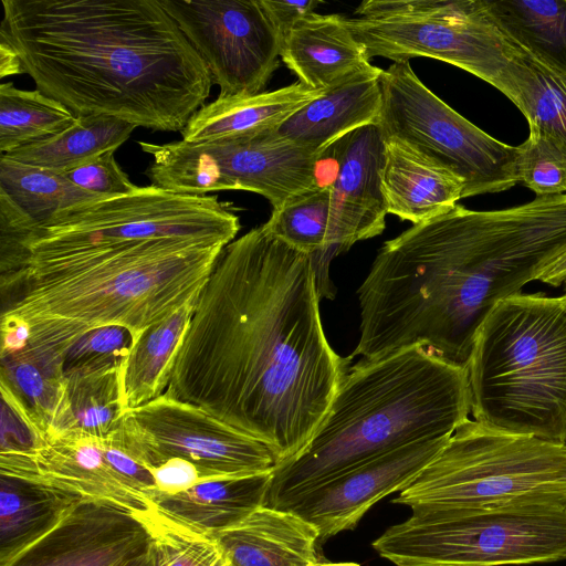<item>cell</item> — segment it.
<instances>
[{
	"instance_id": "obj_1",
	"label": "cell",
	"mask_w": 566,
	"mask_h": 566,
	"mask_svg": "<svg viewBox=\"0 0 566 566\" xmlns=\"http://www.w3.org/2000/svg\"><path fill=\"white\" fill-rule=\"evenodd\" d=\"M313 256L263 224L221 251L165 395L263 443L276 465L312 440L352 356L329 345Z\"/></svg>"
},
{
	"instance_id": "obj_2",
	"label": "cell",
	"mask_w": 566,
	"mask_h": 566,
	"mask_svg": "<svg viewBox=\"0 0 566 566\" xmlns=\"http://www.w3.org/2000/svg\"><path fill=\"white\" fill-rule=\"evenodd\" d=\"M0 35L76 116L182 132L213 84L159 0H2Z\"/></svg>"
},
{
	"instance_id": "obj_3",
	"label": "cell",
	"mask_w": 566,
	"mask_h": 566,
	"mask_svg": "<svg viewBox=\"0 0 566 566\" xmlns=\"http://www.w3.org/2000/svg\"><path fill=\"white\" fill-rule=\"evenodd\" d=\"M223 248L160 239L29 262L0 276L1 324L24 326L29 339L17 353L63 376L64 356L84 334L120 326L137 339L197 301Z\"/></svg>"
},
{
	"instance_id": "obj_4",
	"label": "cell",
	"mask_w": 566,
	"mask_h": 566,
	"mask_svg": "<svg viewBox=\"0 0 566 566\" xmlns=\"http://www.w3.org/2000/svg\"><path fill=\"white\" fill-rule=\"evenodd\" d=\"M471 413L467 367L421 347L361 359L310 443L275 465L265 505L284 510L317 485L405 446L449 438Z\"/></svg>"
},
{
	"instance_id": "obj_5",
	"label": "cell",
	"mask_w": 566,
	"mask_h": 566,
	"mask_svg": "<svg viewBox=\"0 0 566 566\" xmlns=\"http://www.w3.org/2000/svg\"><path fill=\"white\" fill-rule=\"evenodd\" d=\"M475 421L566 443V304L562 296L500 301L474 337L467 365Z\"/></svg>"
},
{
	"instance_id": "obj_6",
	"label": "cell",
	"mask_w": 566,
	"mask_h": 566,
	"mask_svg": "<svg viewBox=\"0 0 566 566\" xmlns=\"http://www.w3.org/2000/svg\"><path fill=\"white\" fill-rule=\"evenodd\" d=\"M391 502L457 509L566 505V443L468 419Z\"/></svg>"
},
{
	"instance_id": "obj_7",
	"label": "cell",
	"mask_w": 566,
	"mask_h": 566,
	"mask_svg": "<svg viewBox=\"0 0 566 566\" xmlns=\"http://www.w3.org/2000/svg\"><path fill=\"white\" fill-rule=\"evenodd\" d=\"M373 542L395 566H513L566 559V505L410 506Z\"/></svg>"
},
{
	"instance_id": "obj_8",
	"label": "cell",
	"mask_w": 566,
	"mask_h": 566,
	"mask_svg": "<svg viewBox=\"0 0 566 566\" xmlns=\"http://www.w3.org/2000/svg\"><path fill=\"white\" fill-rule=\"evenodd\" d=\"M240 228L231 203L217 196L179 193L150 185L77 206L35 227L19 269L29 262L148 240L182 239L226 247Z\"/></svg>"
},
{
	"instance_id": "obj_9",
	"label": "cell",
	"mask_w": 566,
	"mask_h": 566,
	"mask_svg": "<svg viewBox=\"0 0 566 566\" xmlns=\"http://www.w3.org/2000/svg\"><path fill=\"white\" fill-rule=\"evenodd\" d=\"M355 13L344 20L369 60L431 57L500 88L512 43L484 0H367Z\"/></svg>"
},
{
	"instance_id": "obj_10",
	"label": "cell",
	"mask_w": 566,
	"mask_h": 566,
	"mask_svg": "<svg viewBox=\"0 0 566 566\" xmlns=\"http://www.w3.org/2000/svg\"><path fill=\"white\" fill-rule=\"evenodd\" d=\"M138 145L153 158L145 175L154 186L196 196L248 190L266 198L273 209L318 186L317 168L325 158L273 130L201 143Z\"/></svg>"
},
{
	"instance_id": "obj_11",
	"label": "cell",
	"mask_w": 566,
	"mask_h": 566,
	"mask_svg": "<svg viewBox=\"0 0 566 566\" xmlns=\"http://www.w3.org/2000/svg\"><path fill=\"white\" fill-rule=\"evenodd\" d=\"M377 125L398 140L452 171L463 181L462 198L505 191L518 182L517 146L480 129L432 93L409 61L394 62L380 77Z\"/></svg>"
},
{
	"instance_id": "obj_12",
	"label": "cell",
	"mask_w": 566,
	"mask_h": 566,
	"mask_svg": "<svg viewBox=\"0 0 566 566\" xmlns=\"http://www.w3.org/2000/svg\"><path fill=\"white\" fill-rule=\"evenodd\" d=\"M120 431L128 448L150 471L179 458L192 463L206 481L269 472L276 465L263 443L205 409L165 394L127 410Z\"/></svg>"
},
{
	"instance_id": "obj_13",
	"label": "cell",
	"mask_w": 566,
	"mask_h": 566,
	"mask_svg": "<svg viewBox=\"0 0 566 566\" xmlns=\"http://www.w3.org/2000/svg\"><path fill=\"white\" fill-rule=\"evenodd\" d=\"M206 63L219 96L264 92L282 38L260 0H159Z\"/></svg>"
},
{
	"instance_id": "obj_14",
	"label": "cell",
	"mask_w": 566,
	"mask_h": 566,
	"mask_svg": "<svg viewBox=\"0 0 566 566\" xmlns=\"http://www.w3.org/2000/svg\"><path fill=\"white\" fill-rule=\"evenodd\" d=\"M449 439L415 442L375 458L307 491L284 510L310 522L322 545L354 530L378 501L410 485Z\"/></svg>"
},
{
	"instance_id": "obj_15",
	"label": "cell",
	"mask_w": 566,
	"mask_h": 566,
	"mask_svg": "<svg viewBox=\"0 0 566 566\" xmlns=\"http://www.w3.org/2000/svg\"><path fill=\"white\" fill-rule=\"evenodd\" d=\"M151 544L140 516L109 502L83 500L2 566H123Z\"/></svg>"
},
{
	"instance_id": "obj_16",
	"label": "cell",
	"mask_w": 566,
	"mask_h": 566,
	"mask_svg": "<svg viewBox=\"0 0 566 566\" xmlns=\"http://www.w3.org/2000/svg\"><path fill=\"white\" fill-rule=\"evenodd\" d=\"M386 139L377 124L337 140L325 154L336 164L331 186L329 249L335 255L379 235L388 214L381 190Z\"/></svg>"
},
{
	"instance_id": "obj_17",
	"label": "cell",
	"mask_w": 566,
	"mask_h": 566,
	"mask_svg": "<svg viewBox=\"0 0 566 566\" xmlns=\"http://www.w3.org/2000/svg\"><path fill=\"white\" fill-rule=\"evenodd\" d=\"M21 479L46 483L85 500L109 502L138 516L155 509L111 465L103 439L75 432L46 437L31 471Z\"/></svg>"
},
{
	"instance_id": "obj_18",
	"label": "cell",
	"mask_w": 566,
	"mask_h": 566,
	"mask_svg": "<svg viewBox=\"0 0 566 566\" xmlns=\"http://www.w3.org/2000/svg\"><path fill=\"white\" fill-rule=\"evenodd\" d=\"M382 71L371 65L324 91L273 133L325 156L342 137L360 127L378 123L382 103Z\"/></svg>"
},
{
	"instance_id": "obj_19",
	"label": "cell",
	"mask_w": 566,
	"mask_h": 566,
	"mask_svg": "<svg viewBox=\"0 0 566 566\" xmlns=\"http://www.w3.org/2000/svg\"><path fill=\"white\" fill-rule=\"evenodd\" d=\"M281 59L306 86L326 91L369 69L370 60L339 14L313 12L282 40Z\"/></svg>"
},
{
	"instance_id": "obj_20",
	"label": "cell",
	"mask_w": 566,
	"mask_h": 566,
	"mask_svg": "<svg viewBox=\"0 0 566 566\" xmlns=\"http://www.w3.org/2000/svg\"><path fill=\"white\" fill-rule=\"evenodd\" d=\"M213 538L229 566H307L319 560L317 530L292 511L268 505Z\"/></svg>"
},
{
	"instance_id": "obj_21",
	"label": "cell",
	"mask_w": 566,
	"mask_h": 566,
	"mask_svg": "<svg viewBox=\"0 0 566 566\" xmlns=\"http://www.w3.org/2000/svg\"><path fill=\"white\" fill-rule=\"evenodd\" d=\"M273 471L202 481L175 494L156 492L155 510L175 524L213 537L265 505Z\"/></svg>"
},
{
	"instance_id": "obj_22",
	"label": "cell",
	"mask_w": 566,
	"mask_h": 566,
	"mask_svg": "<svg viewBox=\"0 0 566 566\" xmlns=\"http://www.w3.org/2000/svg\"><path fill=\"white\" fill-rule=\"evenodd\" d=\"M380 179L387 212L413 224L454 207L464 187L452 171L395 139H386Z\"/></svg>"
},
{
	"instance_id": "obj_23",
	"label": "cell",
	"mask_w": 566,
	"mask_h": 566,
	"mask_svg": "<svg viewBox=\"0 0 566 566\" xmlns=\"http://www.w3.org/2000/svg\"><path fill=\"white\" fill-rule=\"evenodd\" d=\"M323 92L297 81L255 95L218 96L193 114L181 132L182 140L201 143L274 130Z\"/></svg>"
},
{
	"instance_id": "obj_24",
	"label": "cell",
	"mask_w": 566,
	"mask_h": 566,
	"mask_svg": "<svg viewBox=\"0 0 566 566\" xmlns=\"http://www.w3.org/2000/svg\"><path fill=\"white\" fill-rule=\"evenodd\" d=\"M82 496L0 473V566L54 528Z\"/></svg>"
},
{
	"instance_id": "obj_25",
	"label": "cell",
	"mask_w": 566,
	"mask_h": 566,
	"mask_svg": "<svg viewBox=\"0 0 566 566\" xmlns=\"http://www.w3.org/2000/svg\"><path fill=\"white\" fill-rule=\"evenodd\" d=\"M122 368L123 365L64 375L62 402L48 437L75 432L105 439L112 434L127 411Z\"/></svg>"
},
{
	"instance_id": "obj_26",
	"label": "cell",
	"mask_w": 566,
	"mask_h": 566,
	"mask_svg": "<svg viewBox=\"0 0 566 566\" xmlns=\"http://www.w3.org/2000/svg\"><path fill=\"white\" fill-rule=\"evenodd\" d=\"M196 303L190 302L149 326L135 342L122 368L126 410L145 405L166 391L176 354L192 318Z\"/></svg>"
},
{
	"instance_id": "obj_27",
	"label": "cell",
	"mask_w": 566,
	"mask_h": 566,
	"mask_svg": "<svg viewBox=\"0 0 566 566\" xmlns=\"http://www.w3.org/2000/svg\"><path fill=\"white\" fill-rule=\"evenodd\" d=\"M511 43V60L499 91L522 112L528 126L566 145V74L548 67L514 41Z\"/></svg>"
},
{
	"instance_id": "obj_28",
	"label": "cell",
	"mask_w": 566,
	"mask_h": 566,
	"mask_svg": "<svg viewBox=\"0 0 566 566\" xmlns=\"http://www.w3.org/2000/svg\"><path fill=\"white\" fill-rule=\"evenodd\" d=\"M137 126L107 115L77 116L60 134L21 147L6 156L35 167L63 172L104 153L116 151Z\"/></svg>"
},
{
	"instance_id": "obj_29",
	"label": "cell",
	"mask_w": 566,
	"mask_h": 566,
	"mask_svg": "<svg viewBox=\"0 0 566 566\" xmlns=\"http://www.w3.org/2000/svg\"><path fill=\"white\" fill-rule=\"evenodd\" d=\"M484 4L512 41L566 74V0H484Z\"/></svg>"
},
{
	"instance_id": "obj_30",
	"label": "cell",
	"mask_w": 566,
	"mask_h": 566,
	"mask_svg": "<svg viewBox=\"0 0 566 566\" xmlns=\"http://www.w3.org/2000/svg\"><path fill=\"white\" fill-rule=\"evenodd\" d=\"M331 186L318 185L273 209L263 227L295 250L316 255L319 285L331 286L328 266L334 258L329 249Z\"/></svg>"
},
{
	"instance_id": "obj_31",
	"label": "cell",
	"mask_w": 566,
	"mask_h": 566,
	"mask_svg": "<svg viewBox=\"0 0 566 566\" xmlns=\"http://www.w3.org/2000/svg\"><path fill=\"white\" fill-rule=\"evenodd\" d=\"M0 190L39 226L69 209L108 199L78 188L60 172L27 165L6 155L0 158Z\"/></svg>"
},
{
	"instance_id": "obj_32",
	"label": "cell",
	"mask_w": 566,
	"mask_h": 566,
	"mask_svg": "<svg viewBox=\"0 0 566 566\" xmlns=\"http://www.w3.org/2000/svg\"><path fill=\"white\" fill-rule=\"evenodd\" d=\"M76 118L70 108L40 90H22L4 82L0 85L1 155L55 136Z\"/></svg>"
},
{
	"instance_id": "obj_33",
	"label": "cell",
	"mask_w": 566,
	"mask_h": 566,
	"mask_svg": "<svg viewBox=\"0 0 566 566\" xmlns=\"http://www.w3.org/2000/svg\"><path fill=\"white\" fill-rule=\"evenodd\" d=\"M0 382L13 392L48 437L62 402L64 377L22 353H14L1 357Z\"/></svg>"
},
{
	"instance_id": "obj_34",
	"label": "cell",
	"mask_w": 566,
	"mask_h": 566,
	"mask_svg": "<svg viewBox=\"0 0 566 566\" xmlns=\"http://www.w3.org/2000/svg\"><path fill=\"white\" fill-rule=\"evenodd\" d=\"M530 127L517 146V179L536 197L566 193V145L548 133Z\"/></svg>"
},
{
	"instance_id": "obj_35",
	"label": "cell",
	"mask_w": 566,
	"mask_h": 566,
	"mask_svg": "<svg viewBox=\"0 0 566 566\" xmlns=\"http://www.w3.org/2000/svg\"><path fill=\"white\" fill-rule=\"evenodd\" d=\"M140 517L150 532L161 566H229L213 537L184 528L155 509Z\"/></svg>"
},
{
	"instance_id": "obj_36",
	"label": "cell",
	"mask_w": 566,
	"mask_h": 566,
	"mask_svg": "<svg viewBox=\"0 0 566 566\" xmlns=\"http://www.w3.org/2000/svg\"><path fill=\"white\" fill-rule=\"evenodd\" d=\"M137 339L126 328L105 326L77 339L62 360L63 376L122 366Z\"/></svg>"
},
{
	"instance_id": "obj_37",
	"label": "cell",
	"mask_w": 566,
	"mask_h": 566,
	"mask_svg": "<svg viewBox=\"0 0 566 566\" xmlns=\"http://www.w3.org/2000/svg\"><path fill=\"white\" fill-rule=\"evenodd\" d=\"M60 174L78 188L104 198L128 195L139 188L119 167L114 150Z\"/></svg>"
},
{
	"instance_id": "obj_38",
	"label": "cell",
	"mask_w": 566,
	"mask_h": 566,
	"mask_svg": "<svg viewBox=\"0 0 566 566\" xmlns=\"http://www.w3.org/2000/svg\"><path fill=\"white\" fill-rule=\"evenodd\" d=\"M157 492L175 494L202 482L197 468L179 458H172L151 470Z\"/></svg>"
},
{
	"instance_id": "obj_39",
	"label": "cell",
	"mask_w": 566,
	"mask_h": 566,
	"mask_svg": "<svg viewBox=\"0 0 566 566\" xmlns=\"http://www.w3.org/2000/svg\"><path fill=\"white\" fill-rule=\"evenodd\" d=\"M260 1L269 20L282 40L297 21L315 12V9L322 3L318 0Z\"/></svg>"
},
{
	"instance_id": "obj_40",
	"label": "cell",
	"mask_w": 566,
	"mask_h": 566,
	"mask_svg": "<svg viewBox=\"0 0 566 566\" xmlns=\"http://www.w3.org/2000/svg\"><path fill=\"white\" fill-rule=\"evenodd\" d=\"M23 73L20 57L12 44L0 35V76L1 78Z\"/></svg>"
},
{
	"instance_id": "obj_41",
	"label": "cell",
	"mask_w": 566,
	"mask_h": 566,
	"mask_svg": "<svg viewBox=\"0 0 566 566\" xmlns=\"http://www.w3.org/2000/svg\"><path fill=\"white\" fill-rule=\"evenodd\" d=\"M536 281L555 287L566 286V250L543 270Z\"/></svg>"
},
{
	"instance_id": "obj_42",
	"label": "cell",
	"mask_w": 566,
	"mask_h": 566,
	"mask_svg": "<svg viewBox=\"0 0 566 566\" xmlns=\"http://www.w3.org/2000/svg\"><path fill=\"white\" fill-rule=\"evenodd\" d=\"M148 562H149V551L144 555H140L136 558L128 560L123 566H148Z\"/></svg>"
},
{
	"instance_id": "obj_43",
	"label": "cell",
	"mask_w": 566,
	"mask_h": 566,
	"mask_svg": "<svg viewBox=\"0 0 566 566\" xmlns=\"http://www.w3.org/2000/svg\"><path fill=\"white\" fill-rule=\"evenodd\" d=\"M307 566H360V565L355 562L332 563V562L317 560V562L310 563Z\"/></svg>"
},
{
	"instance_id": "obj_44",
	"label": "cell",
	"mask_w": 566,
	"mask_h": 566,
	"mask_svg": "<svg viewBox=\"0 0 566 566\" xmlns=\"http://www.w3.org/2000/svg\"><path fill=\"white\" fill-rule=\"evenodd\" d=\"M148 566H161L160 559L158 557V554L155 549L154 544H151V547L149 549V562Z\"/></svg>"
},
{
	"instance_id": "obj_45",
	"label": "cell",
	"mask_w": 566,
	"mask_h": 566,
	"mask_svg": "<svg viewBox=\"0 0 566 566\" xmlns=\"http://www.w3.org/2000/svg\"><path fill=\"white\" fill-rule=\"evenodd\" d=\"M562 298H563L564 303L566 304V293L564 295H562Z\"/></svg>"
}]
</instances>
